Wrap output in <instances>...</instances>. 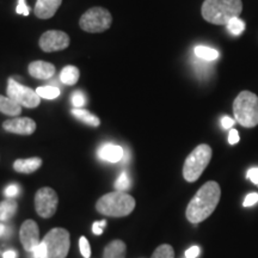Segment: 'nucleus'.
Listing matches in <instances>:
<instances>
[{
    "mask_svg": "<svg viewBox=\"0 0 258 258\" xmlns=\"http://www.w3.org/2000/svg\"><path fill=\"white\" fill-rule=\"evenodd\" d=\"M221 198L220 185L214 180L205 183L186 207V219L191 224H200L213 214Z\"/></svg>",
    "mask_w": 258,
    "mask_h": 258,
    "instance_id": "obj_1",
    "label": "nucleus"
},
{
    "mask_svg": "<svg viewBox=\"0 0 258 258\" xmlns=\"http://www.w3.org/2000/svg\"><path fill=\"white\" fill-rule=\"evenodd\" d=\"M243 11L241 0H205L202 17L215 25H226L232 18L239 17Z\"/></svg>",
    "mask_w": 258,
    "mask_h": 258,
    "instance_id": "obj_2",
    "label": "nucleus"
},
{
    "mask_svg": "<svg viewBox=\"0 0 258 258\" xmlns=\"http://www.w3.org/2000/svg\"><path fill=\"white\" fill-rule=\"evenodd\" d=\"M135 200L123 191L109 192L102 196L96 203L97 212L111 218L127 217L134 211Z\"/></svg>",
    "mask_w": 258,
    "mask_h": 258,
    "instance_id": "obj_3",
    "label": "nucleus"
},
{
    "mask_svg": "<svg viewBox=\"0 0 258 258\" xmlns=\"http://www.w3.org/2000/svg\"><path fill=\"white\" fill-rule=\"evenodd\" d=\"M235 121L245 128L258 125V96L251 91H241L233 102Z\"/></svg>",
    "mask_w": 258,
    "mask_h": 258,
    "instance_id": "obj_4",
    "label": "nucleus"
},
{
    "mask_svg": "<svg viewBox=\"0 0 258 258\" xmlns=\"http://www.w3.org/2000/svg\"><path fill=\"white\" fill-rule=\"evenodd\" d=\"M212 154L211 146L201 144L186 157L183 165V177L186 182L194 183L201 177L212 159Z\"/></svg>",
    "mask_w": 258,
    "mask_h": 258,
    "instance_id": "obj_5",
    "label": "nucleus"
},
{
    "mask_svg": "<svg viewBox=\"0 0 258 258\" xmlns=\"http://www.w3.org/2000/svg\"><path fill=\"white\" fill-rule=\"evenodd\" d=\"M46 245V258H66L71 246L69 231L64 228H53L42 239Z\"/></svg>",
    "mask_w": 258,
    "mask_h": 258,
    "instance_id": "obj_6",
    "label": "nucleus"
},
{
    "mask_svg": "<svg viewBox=\"0 0 258 258\" xmlns=\"http://www.w3.org/2000/svg\"><path fill=\"white\" fill-rule=\"evenodd\" d=\"M111 14L104 8H91L82 16L79 21L80 28L84 31L96 34L108 30L111 27Z\"/></svg>",
    "mask_w": 258,
    "mask_h": 258,
    "instance_id": "obj_7",
    "label": "nucleus"
},
{
    "mask_svg": "<svg viewBox=\"0 0 258 258\" xmlns=\"http://www.w3.org/2000/svg\"><path fill=\"white\" fill-rule=\"evenodd\" d=\"M8 96L21 106H25L29 109L37 108L41 103V97L37 95L36 91L28 86L22 85L14 78L9 79Z\"/></svg>",
    "mask_w": 258,
    "mask_h": 258,
    "instance_id": "obj_8",
    "label": "nucleus"
},
{
    "mask_svg": "<svg viewBox=\"0 0 258 258\" xmlns=\"http://www.w3.org/2000/svg\"><path fill=\"white\" fill-rule=\"evenodd\" d=\"M57 203L56 192L51 188H41L35 195V209L41 218L48 219L55 214Z\"/></svg>",
    "mask_w": 258,
    "mask_h": 258,
    "instance_id": "obj_9",
    "label": "nucleus"
},
{
    "mask_svg": "<svg viewBox=\"0 0 258 258\" xmlns=\"http://www.w3.org/2000/svg\"><path fill=\"white\" fill-rule=\"evenodd\" d=\"M40 48L46 53H53L66 49L70 46V36L60 30L46 31L38 41Z\"/></svg>",
    "mask_w": 258,
    "mask_h": 258,
    "instance_id": "obj_10",
    "label": "nucleus"
},
{
    "mask_svg": "<svg viewBox=\"0 0 258 258\" xmlns=\"http://www.w3.org/2000/svg\"><path fill=\"white\" fill-rule=\"evenodd\" d=\"M19 238L23 247L29 252H32L35 247L41 243L40 240V230L36 222L31 219L25 220L22 225L21 231H19Z\"/></svg>",
    "mask_w": 258,
    "mask_h": 258,
    "instance_id": "obj_11",
    "label": "nucleus"
},
{
    "mask_svg": "<svg viewBox=\"0 0 258 258\" xmlns=\"http://www.w3.org/2000/svg\"><path fill=\"white\" fill-rule=\"evenodd\" d=\"M3 128L9 133L19 135H31L36 131V122L29 117H15L5 121Z\"/></svg>",
    "mask_w": 258,
    "mask_h": 258,
    "instance_id": "obj_12",
    "label": "nucleus"
},
{
    "mask_svg": "<svg viewBox=\"0 0 258 258\" xmlns=\"http://www.w3.org/2000/svg\"><path fill=\"white\" fill-rule=\"evenodd\" d=\"M28 72L34 78L46 80L51 78L55 74V67H54L53 63L38 60L29 64Z\"/></svg>",
    "mask_w": 258,
    "mask_h": 258,
    "instance_id": "obj_13",
    "label": "nucleus"
},
{
    "mask_svg": "<svg viewBox=\"0 0 258 258\" xmlns=\"http://www.w3.org/2000/svg\"><path fill=\"white\" fill-rule=\"evenodd\" d=\"M99 159L106 161V163H118L123 159L124 150L118 145L114 144H104L103 146L99 147L98 150Z\"/></svg>",
    "mask_w": 258,
    "mask_h": 258,
    "instance_id": "obj_14",
    "label": "nucleus"
},
{
    "mask_svg": "<svg viewBox=\"0 0 258 258\" xmlns=\"http://www.w3.org/2000/svg\"><path fill=\"white\" fill-rule=\"evenodd\" d=\"M62 0H37L34 12L38 18L49 19L56 14Z\"/></svg>",
    "mask_w": 258,
    "mask_h": 258,
    "instance_id": "obj_15",
    "label": "nucleus"
},
{
    "mask_svg": "<svg viewBox=\"0 0 258 258\" xmlns=\"http://www.w3.org/2000/svg\"><path fill=\"white\" fill-rule=\"evenodd\" d=\"M42 165L41 158H29V159H17L14 163V169L19 173H31L38 170Z\"/></svg>",
    "mask_w": 258,
    "mask_h": 258,
    "instance_id": "obj_16",
    "label": "nucleus"
},
{
    "mask_svg": "<svg viewBox=\"0 0 258 258\" xmlns=\"http://www.w3.org/2000/svg\"><path fill=\"white\" fill-rule=\"evenodd\" d=\"M127 246L122 240H112L105 246L103 258H125Z\"/></svg>",
    "mask_w": 258,
    "mask_h": 258,
    "instance_id": "obj_17",
    "label": "nucleus"
},
{
    "mask_svg": "<svg viewBox=\"0 0 258 258\" xmlns=\"http://www.w3.org/2000/svg\"><path fill=\"white\" fill-rule=\"evenodd\" d=\"M0 112L9 116H18L22 112V106L9 96L0 95Z\"/></svg>",
    "mask_w": 258,
    "mask_h": 258,
    "instance_id": "obj_18",
    "label": "nucleus"
},
{
    "mask_svg": "<svg viewBox=\"0 0 258 258\" xmlns=\"http://www.w3.org/2000/svg\"><path fill=\"white\" fill-rule=\"evenodd\" d=\"M17 208V202L12 199L0 202V221H8L11 218H14Z\"/></svg>",
    "mask_w": 258,
    "mask_h": 258,
    "instance_id": "obj_19",
    "label": "nucleus"
},
{
    "mask_svg": "<svg viewBox=\"0 0 258 258\" xmlns=\"http://www.w3.org/2000/svg\"><path fill=\"white\" fill-rule=\"evenodd\" d=\"M80 77L79 70L76 66H66L60 73V80L64 85H76Z\"/></svg>",
    "mask_w": 258,
    "mask_h": 258,
    "instance_id": "obj_20",
    "label": "nucleus"
},
{
    "mask_svg": "<svg viewBox=\"0 0 258 258\" xmlns=\"http://www.w3.org/2000/svg\"><path fill=\"white\" fill-rule=\"evenodd\" d=\"M72 115L74 117H77L78 120H80L84 123L91 125V127H98L99 124H101V121H99V118L95 116L91 112L85 110V109H78V108H74L72 110Z\"/></svg>",
    "mask_w": 258,
    "mask_h": 258,
    "instance_id": "obj_21",
    "label": "nucleus"
},
{
    "mask_svg": "<svg viewBox=\"0 0 258 258\" xmlns=\"http://www.w3.org/2000/svg\"><path fill=\"white\" fill-rule=\"evenodd\" d=\"M195 56L205 61H214L219 57V51L207 46H196L194 49Z\"/></svg>",
    "mask_w": 258,
    "mask_h": 258,
    "instance_id": "obj_22",
    "label": "nucleus"
},
{
    "mask_svg": "<svg viewBox=\"0 0 258 258\" xmlns=\"http://www.w3.org/2000/svg\"><path fill=\"white\" fill-rule=\"evenodd\" d=\"M226 28H227V30L230 31V34L233 35V36H239V35L243 34L245 30V23L240 18L234 17L226 24Z\"/></svg>",
    "mask_w": 258,
    "mask_h": 258,
    "instance_id": "obj_23",
    "label": "nucleus"
},
{
    "mask_svg": "<svg viewBox=\"0 0 258 258\" xmlns=\"http://www.w3.org/2000/svg\"><path fill=\"white\" fill-rule=\"evenodd\" d=\"M36 93L41 98L55 99L60 96V90L55 86H41L36 89Z\"/></svg>",
    "mask_w": 258,
    "mask_h": 258,
    "instance_id": "obj_24",
    "label": "nucleus"
},
{
    "mask_svg": "<svg viewBox=\"0 0 258 258\" xmlns=\"http://www.w3.org/2000/svg\"><path fill=\"white\" fill-rule=\"evenodd\" d=\"M151 258H175V250L169 244H163L158 246Z\"/></svg>",
    "mask_w": 258,
    "mask_h": 258,
    "instance_id": "obj_25",
    "label": "nucleus"
},
{
    "mask_svg": "<svg viewBox=\"0 0 258 258\" xmlns=\"http://www.w3.org/2000/svg\"><path fill=\"white\" fill-rule=\"evenodd\" d=\"M129 186H131V179H129L127 172H122L116 180L115 188L117 191H125L129 189Z\"/></svg>",
    "mask_w": 258,
    "mask_h": 258,
    "instance_id": "obj_26",
    "label": "nucleus"
},
{
    "mask_svg": "<svg viewBox=\"0 0 258 258\" xmlns=\"http://www.w3.org/2000/svg\"><path fill=\"white\" fill-rule=\"evenodd\" d=\"M72 103H73L74 108L82 109L83 106L86 104V98H85V96H84V93L82 91L73 92V95H72Z\"/></svg>",
    "mask_w": 258,
    "mask_h": 258,
    "instance_id": "obj_27",
    "label": "nucleus"
},
{
    "mask_svg": "<svg viewBox=\"0 0 258 258\" xmlns=\"http://www.w3.org/2000/svg\"><path fill=\"white\" fill-rule=\"evenodd\" d=\"M79 249H80V253H82V256L84 258L91 257V249H90V244L85 237H80Z\"/></svg>",
    "mask_w": 258,
    "mask_h": 258,
    "instance_id": "obj_28",
    "label": "nucleus"
},
{
    "mask_svg": "<svg viewBox=\"0 0 258 258\" xmlns=\"http://www.w3.org/2000/svg\"><path fill=\"white\" fill-rule=\"evenodd\" d=\"M32 253H34V258H46L47 250H46V245H44L43 241L41 240V243L35 247V250L32 251Z\"/></svg>",
    "mask_w": 258,
    "mask_h": 258,
    "instance_id": "obj_29",
    "label": "nucleus"
},
{
    "mask_svg": "<svg viewBox=\"0 0 258 258\" xmlns=\"http://www.w3.org/2000/svg\"><path fill=\"white\" fill-rule=\"evenodd\" d=\"M258 202V194L257 192H250L249 195L246 196L243 202L244 207H252V206L256 205Z\"/></svg>",
    "mask_w": 258,
    "mask_h": 258,
    "instance_id": "obj_30",
    "label": "nucleus"
},
{
    "mask_svg": "<svg viewBox=\"0 0 258 258\" xmlns=\"http://www.w3.org/2000/svg\"><path fill=\"white\" fill-rule=\"evenodd\" d=\"M16 12L18 15H23V16H29L30 14V9L29 6L25 4V0H18V5L16 8Z\"/></svg>",
    "mask_w": 258,
    "mask_h": 258,
    "instance_id": "obj_31",
    "label": "nucleus"
},
{
    "mask_svg": "<svg viewBox=\"0 0 258 258\" xmlns=\"http://www.w3.org/2000/svg\"><path fill=\"white\" fill-rule=\"evenodd\" d=\"M246 177L253 183V184H256L258 186V167H251V169L247 170Z\"/></svg>",
    "mask_w": 258,
    "mask_h": 258,
    "instance_id": "obj_32",
    "label": "nucleus"
},
{
    "mask_svg": "<svg viewBox=\"0 0 258 258\" xmlns=\"http://www.w3.org/2000/svg\"><path fill=\"white\" fill-rule=\"evenodd\" d=\"M106 225V221L105 220H102V221H96L95 224L92 225V232L95 233L96 235H99L103 233V231H104V227Z\"/></svg>",
    "mask_w": 258,
    "mask_h": 258,
    "instance_id": "obj_33",
    "label": "nucleus"
},
{
    "mask_svg": "<svg viewBox=\"0 0 258 258\" xmlns=\"http://www.w3.org/2000/svg\"><path fill=\"white\" fill-rule=\"evenodd\" d=\"M240 140V137H239V132L237 131V129H233L232 128L230 131V133H228V143L231 145H235L239 143Z\"/></svg>",
    "mask_w": 258,
    "mask_h": 258,
    "instance_id": "obj_34",
    "label": "nucleus"
},
{
    "mask_svg": "<svg viewBox=\"0 0 258 258\" xmlns=\"http://www.w3.org/2000/svg\"><path fill=\"white\" fill-rule=\"evenodd\" d=\"M19 194V186L17 184H10L8 188L5 189V195L8 198H15Z\"/></svg>",
    "mask_w": 258,
    "mask_h": 258,
    "instance_id": "obj_35",
    "label": "nucleus"
},
{
    "mask_svg": "<svg viewBox=\"0 0 258 258\" xmlns=\"http://www.w3.org/2000/svg\"><path fill=\"white\" fill-rule=\"evenodd\" d=\"M234 124V120L233 118L228 117V116H224V117L221 118V125L222 128L225 129H232V127H233Z\"/></svg>",
    "mask_w": 258,
    "mask_h": 258,
    "instance_id": "obj_36",
    "label": "nucleus"
},
{
    "mask_svg": "<svg viewBox=\"0 0 258 258\" xmlns=\"http://www.w3.org/2000/svg\"><path fill=\"white\" fill-rule=\"evenodd\" d=\"M200 254L199 246H191L185 251V258H196Z\"/></svg>",
    "mask_w": 258,
    "mask_h": 258,
    "instance_id": "obj_37",
    "label": "nucleus"
},
{
    "mask_svg": "<svg viewBox=\"0 0 258 258\" xmlns=\"http://www.w3.org/2000/svg\"><path fill=\"white\" fill-rule=\"evenodd\" d=\"M3 258H17V252L14 250H9L3 254Z\"/></svg>",
    "mask_w": 258,
    "mask_h": 258,
    "instance_id": "obj_38",
    "label": "nucleus"
},
{
    "mask_svg": "<svg viewBox=\"0 0 258 258\" xmlns=\"http://www.w3.org/2000/svg\"><path fill=\"white\" fill-rule=\"evenodd\" d=\"M8 230L9 228L6 227V226L0 224V237H4V235H6V232H8Z\"/></svg>",
    "mask_w": 258,
    "mask_h": 258,
    "instance_id": "obj_39",
    "label": "nucleus"
}]
</instances>
